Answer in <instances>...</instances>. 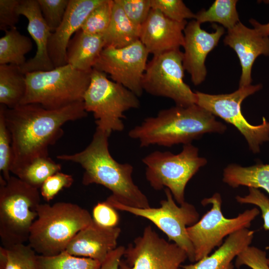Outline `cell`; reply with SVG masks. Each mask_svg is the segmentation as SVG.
Listing matches in <instances>:
<instances>
[{"label": "cell", "instance_id": "obj_37", "mask_svg": "<svg viewBox=\"0 0 269 269\" xmlns=\"http://www.w3.org/2000/svg\"><path fill=\"white\" fill-rule=\"evenodd\" d=\"M235 267L247 266L252 269H269L266 252L254 246H249L236 257Z\"/></svg>", "mask_w": 269, "mask_h": 269}, {"label": "cell", "instance_id": "obj_12", "mask_svg": "<svg viewBox=\"0 0 269 269\" xmlns=\"http://www.w3.org/2000/svg\"><path fill=\"white\" fill-rule=\"evenodd\" d=\"M262 87L250 85L239 87L230 94L212 95L196 91V104L235 127L246 138L254 153L260 151V145L269 140V122L264 117L258 126L250 124L243 116L241 105L244 99Z\"/></svg>", "mask_w": 269, "mask_h": 269}, {"label": "cell", "instance_id": "obj_30", "mask_svg": "<svg viewBox=\"0 0 269 269\" xmlns=\"http://www.w3.org/2000/svg\"><path fill=\"white\" fill-rule=\"evenodd\" d=\"M39 269H99L101 263L72 255L66 251L52 256L38 255Z\"/></svg>", "mask_w": 269, "mask_h": 269}, {"label": "cell", "instance_id": "obj_28", "mask_svg": "<svg viewBox=\"0 0 269 269\" xmlns=\"http://www.w3.org/2000/svg\"><path fill=\"white\" fill-rule=\"evenodd\" d=\"M0 269H39L38 254L28 244L0 246Z\"/></svg>", "mask_w": 269, "mask_h": 269}, {"label": "cell", "instance_id": "obj_14", "mask_svg": "<svg viewBox=\"0 0 269 269\" xmlns=\"http://www.w3.org/2000/svg\"><path fill=\"white\" fill-rule=\"evenodd\" d=\"M149 54L139 40L122 48L105 47L93 69L109 74L113 81L139 97Z\"/></svg>", "mask_w": 269, "mask_h": 269}, {"label": "cell", "instance_id": "obj_7", "mask_svg": "<svg viewBox=\"0 0 269 269\" xmlns=\"http://www.w3.org/2000/svg\"><path fill=\"white\" fill-rule=\"evenodd\" d=\"M83 102L86 111L93 114L97 128L109 135L112 132L123 131L124 113L140 106L138 97L133 92L95 69Z\"/></svg>", "mask_w": 269, "mask_h": 269}, {"label": "cell", "instance_id": "obj_15", "mask_svg": "<svg viewBox=\"0 0 269 269\" xmlns=\"http://www.w3.org/2000/svg\"><path fill=\"white\" fill-rule=\"evenodd\" d=\"M196 20L187 23L184 30L183 65L195 86L202 83L207 75L205 62L207 56L218 44L225 33L223 26L215 24V31L208 32Z\"/></svg>", "mask_w": 269, "mask_h": 269}, {"label": "cell", "instance_id": "obj_4", "mask_svg": "<svg viewBox=\"0 0 269 269\" xmlns=\"http://www.w3.org/2000/svg\"><path fill=\"white\" fill-rule=\"evenodd\" d=\"M92 222L88 210L77 204L41 203L30 229L28 245L39 255H57L65 251L77 233Z\"/></svg>", "mask_w": 269, "mask_h": 269}, {"label": "cell", "instance_id": "obj_35", "mask_svg": "<svg viewBox=\"0 0 269 269\" xmlns=\"http://www.w3.org/2000/svg\"><path fill=\"white\" fill-rule=\"evenodd\" d=\"M128 18L141 27L151 9L150 0H116Z\"/></svg>", "mask_w": 269, "mask_h": 269}, {"label": "cell", "instance_id": "obj_8", "mask_svg": "<svg viewBox=\"0 0 269 269\" xmlns=\"http://www.w3.org/2000/svg\"><path fill=\"white\" fill-rule=\"evenodd\" d=\"M198 149L191 143L183 145L181 151H154L142 158L146 166L145 177L156 190L166 187L179 205L185 201V189L188 181L207 162L199 156Z\"/></svg>", "mask_w": 269, "mask_h": 269}, {"label": "cell", "instance_id": "obj_18", "mask_svg": "<svg viewBox=\"0 0 269 269\" xmlns=\"http://www.w3.org/2000/svg\"><path fill=\"white\" fill-rule=\"evenodd\" d=\"M103 0H69L64 18L49 39L48 51L55 68L67 64L66 51L71 38L89 13Z\"/></svg>", "mask_w": 269, "mask_h": 269}, {"label": "cell", "instance_id": "obj_24", "mask_svg": "<svg viewBox=\"0 0 269 269\" xmlns=\"http://www.w3.org/2000/svg\"><path fill=\"white\" fill-rule=\"evenodd\" d=\"M223 181L233 188L245 186L263 188L269 194V164L261 163L248 167L229 164L224 169Z\"/></svg>", "mask_w": 269, "mask_h": 269}, {"label": "cell", "instance_id": "obj_42", "mask_svg": "<svg viewBox=\"0 0 269 269\" xmlns=\"http://www.w3.org/2000/svg\"><path fill=\"white\" fill-rule=\"evenodd\" d=\"M250 23L263 36L269 37V22L262 24L254 19L250 20Z\"/></svg>", "mask_w": 269, "mask_h": 269}, {"label": "cell", "instance_id": "obj_19", "mask_svg": "<svg viewBox=\"0 0 269 269\" xmlns=\"http://www.w3.org/2000/svg\"><path fill=\"white\" fill-rule=\"evenodd\" d=\"M17 12L27 19V31L37 47L35 56L20 67L22 72L25 74L53 69L55 67L48 51V41L52 32L43 18L37 0H20Z\"/></svg>", "mask_w": 269, "mask_h": 269}, {"label": "cell", "instance_id": "obj_17", "mask_svg": "<svg viewBox=\"0 0 269 269\" xmlns=\"http://www.w3.org/2000/svg\"><path fill=\"white\" fill-rule=\"evenodd\" d=\"M224 42L237 53L242 67L239 87L251 85L252 69L257 58L269 55V37L263 36L256 29L250 28L240 21L228 29Z\"/></svg>", "mask_w": 269, "mask_h": 269}, {"label": "cell", "instance_id": "obj_29", "mask_svg": "<svg viewBox=\"0 0 269 269\" xmlns=\"http://www.w3.org/2000/svg\"><path fill=\"white\" fill-rule=\"evenodd\" d=\"M61 169V164L49 156L40 157L31 161L15 176L32 187L39 189L49 177Z\"/></svg>", "mask_w": 269, "mask_h": 269}, {"label": "cell", "instance_id": "obj_26", "mask_svg": "<svg viewBox=\"0 0 269 269\" xmlns=\"http://www.w3.org/2000/svg\"><path fill=\"white\" fill-rule=\"evenodd\" d=\"M0 38V65L21 66L26 62L25 55L32 49L30 38L21 34L16 27L4 31Z\"/></svg>", "mask_w": 269, "mask_h": 269}, {"label": "cell", "instance_id": "obj_21", "mask_svg": "<svg viewBox=\"0 0 269 269\" xmlns=\"http://www.w3.org/2000/svg\"><path fill=\"white\" fill-rule=\"evenodd\" d=\"M254 231L249 229L239 230L228 236L212 254L195 263L182 266L183 269H234L232 261L250 246Z\"/></svg>", "mask_w": 269, "mask_h": 269}, {"label": "cell", "instance_id": "obj_31", "mask_svg": "<svg viewBox=\"0 0 269 269\" xmlns=\"http://www.w3.org/2000/svg\"><path fill=\"white\" fill-rule=\"evenodd\" d=\"M114 0H103L88 15L81 29L92 35H103L108 28L112 16Z\"/></svg>", "mask_w": 269, "mask_h": 269}, {"label": "cell", "instance_id": "obj_33", "mask_svg": "<svg viewBox=\"0 0 269 269\" xmlns=\"http://www.w3.org/2000/svg\"><path fill=\"white\" fill-rule=\"evenodd\" d=\"M42 15L46 23L54 32L61 24L69 0H37Z\"/></svg>", "mask_w": 269, "mask_h": 269}, {"label": "cell", "instance_id": "obj_38", "mask_svg": "<svg viewBox=\"0 0 269 269\" xmlns=\"http://www.w3.org/2000/svg\"><path fill=\"white\" fill-rule=\"evenodd\" d=\"M249 194L245 196H237L236 199L240 204H250L258 206L262 212L263 228L269 230V198L258 189L249 188Z\"/></svg>", "mask_w": 269, "mask_h": 269}, {"label": "cell", "instance_id": "obj_16", "mask_svg": "<svg viewBox=\"0 0 269 269\" xmlns=\"http://www.w3.org/2000/svg\"><path fill=\"white\" fill-rule=\"evenodd\" d=\"M186 20H171L159 10L151 8L140 27L139 40L153 56L179 49L184 43Z\"/></svg>", "mask_w": 269, "mask_h": 269}, {"label": "cell", "instance_id": "obj_22", "mask_svg": "<svg viewBox=\"0 0 269 269\" xmlns=\"http://www.w3.org/2000/svg\"><path fill=\"white\" fill-rule=\"evenodd\" d=\"M104 48L102 35L87 34L80 29L68 44L67 64L81 71H91Z\"/></svg>", "mask_w": 269, "mask_h": 269}, {"label": "cell", "instance_id": "obj_5", "mask_svg": "<svg viewBox=\"0 0 269 269\" xmlns=\"http://www.w3.org/2000/svg\"><path fill=\"white\" fill-rule=\"evenodd\" d=\"M92 71H81L67 64L49 71L27 73L26 91L20 105L35 104L55 110L83 102Z\"/></svg>", "mask_w": 269, "mask_h": 269}, {"label": "cell", "instance_id": "obj_34", "mask_svg": "<svg viewBox=\"0 0 269 269\" xmlns=\"http://www.w3.org/2000/svg\"><path fill=\"white\" fill-rule=\"evenodd\" d=\"M152 9L159 10L166 17L178 22L195 19L196 14L181 0H150Z\"/></svg>", "mask_w": 269, "mask_h": 269}, {"label": "cell", "instance_id": "obj_32", "mask_svg": "<svg viewBox=\"0 0 269 269\" xmlns=\"http://www.w3.org/2000/svg\"><path fill=\"white\" fill-rule=\"evenodd\" d=\"M12 151L11 138L6 126L2 106H0V175L7 180L10 177Z\"/></svg>", "mask_w": 269, "mask_h": 269}, {"label": "cell", "instance_id": "obj_27", "mask_svg": "<svg viewBox=\"0 0 269 269\" xmlns=\"http://www.w3.org/2000/svg\"><path fill=\"white\" fill-rule=\"evenodd\" d=\"M238 0H216L207 9H202L196 14L195 20L200 24L217 22L230 29L240 22L236 8Z\"/></svg>", "mask_w": 269, "mask_h": 269}, {"label": "cell", "instance_id": "obj_6", "mask_svg": "<svg viewBox=\"0 0 269 269\" xmlns=\"http://www.w3.org/2000/svg\"><path fill=\"white\" fill-rule=\"evenodd\" d=\"M38 189L16 176L5 180L0 176V238L2 246L24 244L37 216Z\"/></svg>", "mask_w": 269, "mask_h": 269}, {"label": "cell", "instance_id": "obj_36", "mask_svg": "<svg viewBox=\"0 0 269 269\" xmlns=\"http://www.w3.org/2000/svg\"><path fill=\"white\" fill-rule=\"evenodd\" d=\"M74 182L72 175L60 171L49 177L40 188V195L49 201L64 188L70 187Z\"/></svg>", "mask_w": 269, "mask_h": 269}, {"label": "cell", "instance_id": "obj_23", "mask_svg": "<svg viewBox=\"0 0 269 269\" xmlns=\"http://www.w3.org/2000/svg\"><path fill=\"white\" fill-rule=\"evenodd\" d=\"M140 27L133 23L126 16L120 5L114 0L109 25L102 35L105 48H122L139 39Z\"/></svg>", "mask_w": 269, "mask_h": 269}, {"label": "cell", "instance_id": "obj_3", "mask_svg": "<svg viewBox=\"0 0 269 269\" xmlns=\"http://www.w3.org/2000/svg\"><path fill=\"white\" fill-rule=\"evenodd\" d=\"M226 125L199 106H175L160 111L155 117L145 118L131 130L129 136L139 142L141 147L151 145L171 147L191 143L206 133H223Z\"/></svg>", "mask_w": 269, "mask_h": 269}, {"label": "cell", "instance_id": "obj_25", "mask_svg": "<svg viewBox=\"0 0 269 269\" xmlns=\"http://www.w3.org/2000/svg\"><path fill=\"white\" fill-rule=\"evenodd\" d=\"M26 91L25 74L20 66L0 65V103L12 109L20 105Z\"/></svg>", "mask_w": 269, "mask_h": 269}, {"label": "cell", "instance_id": "obj_13", "mask_svg": "<svg viewBox=\"0 0 269 269\" xmlns=\"http://www.w3.org/2000/svg\"><path fill=\"white\" fill-rule=\"evenodd\" d=\"M187 259L183 249L160 237L148 225L125 248L119 269H180Z\"/></svg>", "mask_w": 269, "mask_h": 269}, {"label": "cell", "instance_id": "obj_11", "mask_svg": "<svg viewBox=\"0 0 269 269\" xmlns=\"http://www.w3.org/2000/svg\"><path fill=\"white\" fill-rule=\"evenodd\" d=\"M183 53L180 49L153 56L142 76L143 91L150 95L172 99L176 106L196 104V97L184 81Z\"/></svg>", "mask_w": 269, "mask_h": 269}, {"label": "cell", "instance_id": "obj_20", "mask_svg": "<svg viewBox=\"0 0 269 269\" xmlns=\"http://www.w3.org/2000/svg\"><path fill=\"white\" fill-rule=\"evenodd\" d=\"M121 232L118 227L106 228L93 221L77 233L65 251L72 255L90 258L102 264L109 254L118 247Z\"/></svg>", "mask_w": 269, "mask_h": 269}, {"label": "cell", "instance_id": "obj_41", "mask_svg": "<svg viewBox=\"0 0 269 269\" xmlns=\"http://www.w3.org/2000/svg\"><path fill=\"white\" fill-rule=\"evenodd\" d=\"M125 248V247L120 246L109 253L99 269H119V263Z\"/></svg>", "mask_w": 269, "mask_h": 269}, {"label": "cell", "instance_id": "obj_9", "mask_svg": "<svg viewBox=\"0 0 269 269\" xmlns=\"http://www.w3.org/2000/svg\"><path fill=\"white\" fill-rule=\"evenodd\" d=\"M222 198L218 193L203 199L201 204L203 206L211 204V208L197 222L187 228L195 262L210 255L216 247H219L225 237L239 230L249 229L260 213L258 208L255 207L245 210L236 217L227 218L222 212Z\"/></svg>", "mask_w": 269, "mask_h": 269}, {"label": "cell", "instance_id": "obj_2", "mask_svg": "<svg viewBox=\"0 0 269 269\" xmlns=\"http://www.w3.org/2000/svg\"><path fill=\"white\" fill-rule=\"evenodd\" d=\"M110 135L96 128L90 144L82 151L57 156L58 159L79 164L84 169L82 182L104 186L112 192L110 195L120 203L134 208L150 206L146 196L134 183L133 166L121 163L111 155L109 150Z\"/></svg>", "mask_w": 269, "mask_h": 269}, {"label": "cell", "instance_id": "obj_1", "mask_svg": "<svg viewBox=\"0 0 269 269\" xmlns=\"http://www.w3.org/2000/svg\"><path fill=\"white\" fill-rule=\"evenodd\" d=\"M11 138L12 158L10 172L15 176L35 159L48 156V147L63 134L67 122L87 115L83 102L48 110L39 105H19L9 109L0 105Z\"/></svg>", "mask_w": 269, "mask_h": 269}, {"label": "cell", "instance_id": "obj_40", "mask_svg": "<svg viewBox=\"0 0 269 269\" xmlns=\"http://www.w3.org/2000/svg\"><path fill=\"white\" fill-rule=\"evenodd\" d=\"M20 0H0V29L6 31L13 27L19 20L17 7Z\"/></svg>", "mask_w": 269, "mask_h": 269}, {"label": "cell", "instance_id": "obj_10", "mask_svg": "<svg viewBox=\"0 0 269 269\" xmlns=\"http://www.w3.org/2000/svg\"><path fill=\"white\" fill-rule=\"evenodd\" d=\"M166 199L160 201L158 208H134L123 205L111 196L106 201L117 210L131 213L148 219L164 233L169 241H173L186 253L188 259L195 262L194 251L187 233V228L199 220V214L192 204L184 202L180 206L175 202L170 191L164 190Z\"/></svg>", "mask_w": 269, "mask_h": 269}, {"label": "cell", "instance_id": "obj_43", "mask_svg": "<svg viewBox=\"0 0 269 269\" xmlns=\"http://www.w3.org/2000/svg\"><path fill=\"white\" fill-rule=\"evenodd\" d=\"M268 264L269 265V259H268Z\"/></svg>", "mask_w": 269, "mask_h": 269}, {"label": "cell", "instance_id": "obj_39", "mask_svg": "<svg viewBox=\"0 0 269 269\" xmlns=\"http://www.w3.org/2000/svg\"><path fill=\"white\" fill-rule=\"evenodd\" d=\"M117 210L107 201L98 202L93 209V221L106 228L118 227L120 218Z\"/></svg>", "mask_w": 269, "mask_h": 269}]
</instances>
